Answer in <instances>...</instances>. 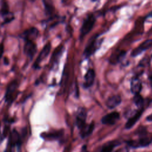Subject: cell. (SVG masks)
I'll list each match as a JSON object with an SVG mask.
<instances>
[{
  "label": "cell",
  "mask_w": 152,
  "mask_h": 152,
  "mask_svg": "<svg viewBox=\"0 0 152 152\" xmlns=\"http://www.w3.org/2000/svg\"><path fill=\"white\" fill-rule=\"evenodd\" d=\"M102 41V39H98L97 35L91 37L84 50V56L86 58H89L93 55L100 46Z\"/></svg>",
  "instance_id": "6da1fadb"
},
{
  "label": "cell",
  "mask_w": 152,
  "mask_h": 152,
  "mask_svg": "<svg viewBox=\"0 0 152 152\" xmlns=\"http://www.w3.org/2000/svg\"><path fill=\"white\" fill-rule=\"evenodd\" d=\"M96 22V18L92 14H88L87 17L84 20L83 24L80 29V39L84 37L93 28Z\"/></svg>",
  "instance_id": "7a4b0ae2"
},
{
  "label": "cell",
  "mask_w": 152,
  "mask_h": 152,
  "mask_svg": "<svg viewBox=\"0 0 152 152\" xmlns=\"http://www.w3.org/2000/svg\"><path fill=\"white\" fill-rule=\"evenodd\" d=\"M18 84L16 80L11 81L6 89L5 93V100L8 104H11L17 96V91L18 89Z\"/></svg>",
  "instance_id": "3957f363"
},
{
  "label": "cell",
  "mask_w": 152,
  "mask_h": 152,
  "mask_svg": "<svg viewBox=\"0 0 152 152\" xmlns=\"http://www.w3.org/2000/svg\"><path fill=\"white\" fill-rule=\"evenodd\" d=\"M140 137L137 140H131L128 142L129 146L133 148H138V147H147L152 141V138L148 137L146 135V133H141Z\"/></svg>",
  "instance_id": "277c9868"
},
{
  "label": "cell",
  "mask_w": 152,
  "mask_h": 152,
  "mask_svg": "<svg viewBox=\"0 0 152 152\" xmlns=\"http://www.w3.org/2000/svg\"><path fill=\"white\" fill-rule=\"evenodd\" d=\"M50 48H51V45L50 43H48L44 46V47L43 48V49L40 51V52L39 53L37 58H36V59L33 65V67L34 69H38L39 68V65H40V62L44 59H45L49 55L50 50Z\"/></svg>",
  "instance_id": "5b68a950"
},
{
  "label": "cell",
  "mask_w": 152,
  "mask_h": 152,
  "mask_svg": "<svg viewBox=\"0 0 152 152\" xmlns=\"http://www.w3.org/2000/svg\"><path fill=\"white\" fill-rule=\"evenodd\" d=\"M120 118V115L119 112L113 111L108 114H106L102 117L101 122L104 125H112L115 124Z\"/></svg>",
  "instance_id": "8992f818"
},
{
  "label": "cell",
  "mask_w": 152,
  "mask_h": 152,
  "mask_svg": "<svg viewBox=\"0 0 152 152\" xmlns=\"http://www.w3.org/2000/svg\"><path fill=\"white\" fill-rule=\"evenodd\" d=\"M23 50L26 55L31 60L37 52V45L32 41H26L24 45Z\"/></svg>",
  "instance_id": "52a82bcc"
},
{
  "label": "cell",
  "mask_w": 152,
  "mask_h": 152,
  "mask_svg": "<svg viewBox=\"0 0 152 152\" xmlns=\"http://www.w3.org/2000/svg\"><path fill=\"white\" fill-rule=\"evenodd\" d=\"M39 30L36 27H31L24 31L20 35V37L26 41L33 42L39 35Z\"/></svg>",
  "instance_id": "ba28073f"
},
{
  "label": "cell",
  "mask_w": 152,
  "mask_h": 152,
  "mask_svg": "<svg viewBox=\"0 0 152 152\" xmlns=\"http://www.w3.org/2000/svg\"><path fill=\"white\" fill-rule=\"evenodd\" d=\"M86 118H87L86 110L83 107H80L78 109L77 113L76 115V120H75L76 125L77 126L78 128L80 130L86 125Z\"/></svg>",
  "instance_id": "9c48e42d"
},
{
  "label": "cell",
  "mask_w": 152,
  "mask_h": 152,
  "mask_svg": "<svg viewBox=\"0 0 152 152\" xmlns=\"http://www.w3.org/2000/svg\"><path fill=\"white\" fill-rule=\"evenodd\" d=\"M144 107L142 108H139L138 110H137L135 113L129 118L128 119L127 122L125 124V127L126 129H129L131 128L137 122V121L140 119L141 116H142V114L144 112Z\"/></svg>",
  "instance_id": "30bf717a"
},
{
  "label": "cell",
  "mask_w": 152,
  "mask_h": 152,
  "mask_svg": "<svg viewBox=\"0 0 152 152\" xmlns=\"http://www.w3.org/2000/svg\"><path fill=\"white\" fill-rule=\"evenodd\" d=\"M152 46V39H147L141 43L137 48H135L131 53L132 57H136L137 56L140 55L142 52L147 50L150 47Z\"/></svg>",
  "instance_id": "8fae6325"
},
{
  "label": "cell",
  "mask_w": 152,
  "mask_h": 152,
  "mask_svg": "<svg viewBox=\"0 0 152 152\" xmlns=\"http://www.w3.org/2000/svg\"><path fill=\"white\" fill-rule=\"evenodd\" d=\"M130 88L131 93L134 95L140 94L142 89V83L138 76L135 75L132 77L131 80Z\"/></svg>",
  "instance_id": "7c38bea8"
},
{
  "label": "cell",
  "mask_w": 152,
  "mask_h": 152,
  "mask_svg": "<svg viewBox=\"0 0 152 152\" xmlns=\"http://www.w3.org/2000/svg\"><path fill=\"white\" fill-rule=\"evenodd\" d=\"M95 72L93 69H88L84 77L83 87L85 88L90 87L94 83L95 78Z\"/></svg>",
  "instance_id": "4fadbf2b"
},
{
  "label": "cell",
  "mask_w": 152,
  "mask_h": 152,
  "mask_svg": "<svg viewBox=\"0 0 152 152\" xmlns=\"http://www.w3.org/2000/svg\"><path fill=\"white\" fill-rule=\"evenodd\" d=\"M64 134L63 130H57L48 132H43L40 137L46 140H55L61 138Z\"/></svg>",
  "instance_id": "5bb4252c"
},
{
  "label": "cell",
  "mask_w": 152,
  "mask_h": 152,
  "mask_svg": "<svg viewBox=\"0 0 152 152\" xmlns=\"http://www.w3.org/2000/svg\"><path fill=\"white\" fill-rule=\"evenodd\" d=\"M121 97L119 95H113L107 98L106 104V106L110 109H114L121 103Z\"/></svg>",
  "instance_id": "9a60e30c"
},
{
  "label": "cell",
  "mask_w": 152,
  "mask_h": 152,
  "mask_svg": "<svg viewBox=\"0 0 152 152\" xmlns=\"http://www.w3.org/2000/svg\"><path fill=\"white\" fill-rule=\"evenodd\" d=\"M94 129V124L93 122L88 124H86V125L80 130V134L81 137L83 138L87 137H88L91 134Z\"/></svg>",
  "instance_id": "2e32d148"
},
{
  "label": "cell",
  "mask_w": 152,
  "mask_h": 152,
  "mask_svg": "<svg viewBox=\"0 0 152 152\" xmlns=\"http://www.w3.org/2000/svg\"><path fill=\"white\" fill-rule=\"evenodd\" d=\"M126 53V51L124 50H122L119 52H115L112 55H111L109 58V62L113 64H115L119 62L124 58Z\"/></svg>",
  "instance_id": "e0dca14e"
},
{
  "label": "cell",
  "mask_w": 152,
  "mask_h": 152,
  "mask_svg": "<svg viewBox=\"0 0 152 152\" xmlns=\"http://www.w3.org/2000/svg\"><path fill=\"white\" fill-rule=\"evenodd\" d=\"M20 142L21 139L19 133L15 129H14L10 135V145L11 146L19 145L20 144Z\"/></svg>",
  "instance_id": "ac0fdd59"
},
{
  "label": "cell",
  "mask_w": 152,
  "mask_h": 152,
  "mask_svg": "<svg viewBox=\"0 0 152 152\" xmlns=\"http://www.w3.org/2000/svg\"><path fill=\"white\" fill-rule=\"evenodd\" d=\"M119 144L117 141H109L105 144L102 148L100 152H112L115 147Z\"/></svg>",
  "instance_id": "d6986e66"
},
{
  "label": "cell",
  "mask_w": 152,
  "mask_h": 152,
  "mask_svg": "<svg viewBox=\"0 0 152 152\" xmlns=\"http://www.w3.org/2000/svg\"><path fill=\"white\" fill-rule=\"evenodd\" d=\"M133 100L135 105L138 107V109L144 107V98L140 94L134 95L133 97Z\"/></svg>",
  "instance_id": "ffe728a7"
},
{
  "label": "cell",
  "mask_w": 152,
  "mask_h": 152,
  "mask_svg": "<svg viewBox=\"0 0 152 152\" xmlns=\"http://www.w3.org/2000/svg\"><path fill=\"white\" fill-rule=\"evenodd\" d=\"M1 14L2 16H7L10 14L9 11V8L8 6V4L6 2H3V3L1 4Z\"/></svg>",
  "instance_id": "44dd1931"
},
{
  "label": "cell",
  "mask_w": 152,
  "mask_h": 152,
  "mask_svg": "<svg viewBox=\"0 0 152 152\" xmlns=\"http://www.w3.org/2000/svg\"><path fill=\"white\" fill-rule=\"evenodd\" d=\"M62 49H63V47H58L53 52V53L52 55V58H51V60H52L53 63L55 62L56 61V59L59 57V55L62 53Z\"/></svg>",
  "instance_id": "7402d4cb"
},
{
  "label": "cell",
  "mask_w": 152,
  "mask_h": 152,
  "mask_svg": "<svg viewBox=\"0 0 152 152\" xmlns=\"http://www.w3.org/2000/svg\"><path fill=\"white\" fill-rule=\"evenodd\" d=\"M43 2L44 3L45 7V10L46 11V13L48 14H51L53 12V10H54L52 4H50L49 2L45 1H43Z\"/></svg>",
  "instance_id": "603a6c76"
},
{
  "label": "cell",
  "mask_w": 152,
  "mask_h": 152,
  "mask_svg": "<svg viewBox=\"0 0 152 152\" xmlns=\"http://www.w3.org/2000/svg\"><path fill=\"white\" fill-rule=\"evenodd\" d=\"M4 45L2 43H0V60L3 55L4 53Z\"/></svg>",
  "instance_id": "cb8c5ba5"
},
{
  "label": "cell",
  "mask_w": 152,
  "mask_h": 152,
  "mask_svg": "<svg viewBox=\"0 0 152 152\" xmlns=\"http://www.w3.org/2000/svg\"><path fill=\"white\" fill-rule=\"evenodd\" d=\"M4 64L5 65H8L9 64V59L7 58H5L4 59Z\"/></svg>",
  "instance_id": "d4e9b609"
},
{
  "label": "cell",
  "mask_w": 152,
  "mask_h": 152,
  "mask_svg": "<svg viewBox=\"0 0 152 152\" xmlns=\"http://www.w3.org/2000/svg\"><path fill=\"white\" fill-rule=\"evenodd\" d=\"M146 119H147V121H152V113H151V115H148V116L147 117Z\"/></svg>",
  "instance_id": "484cf974"
},
{
  "label": "cell",
  "mask_w": 152,
  "mask_h": 152,
  "mask_svg": "<svg viewBox=\"0 0 152 152\" xmlns=\"http://www.w3.org/2000/svg\"><path fill=\"white\" fill-rule=\"evenodd\" d=\"M115 152H126V150L124 149V148H121V149H119L117 151H116Z\"/></svg>",
  "instance_id": "4316f807"
},
{
  "label": "cell",
  "mask_w": 152,
  "mask_h": 152,
  "mask_svg": "<svg viewBox=\"0 0 152 152\" xmlns=\"http://www.w3.org/2000/svg\"><path fill=\"white\" fill-rule=\"evenodd\" d=\"M150 82L151 86V87H152V75H151L150 77Z\"/></svg>",
  "instance_id": "83f0119b"
},
{
  "label": "cell",
  "mask_w": 152,
  "mask_h": 152,
  "mask_svg": "<svg viewBox=\"0 0 152 152\" xmlns=\"http://www.w3.org/2000/svg\"><path fill=\"white\" fill-rule=\"evenodd\" d=\"M147 17H152V11H151L149 14H148V15H147Z\"/></svg>",
  "instance_id": "f1b7e54d"
},
{
  "label": "cell",
  "mask_w": 152,
  "mask_h": 152,
  "mask_svg": "<svg viewBox=\"0 0 152 152\" xmlns=\"http://www.w3.org/2000/svg\"><path fill=\"white\" fill-rule=\"evenodd\" d=\"M81 152H88V151H87V150H86V148H84Z\"/></svg>",
  "instance_id": "f546056e"
},
{
  "label": "cell",
  "mask_w": 152,
  "mask_h": 152,
  "mask_svg": "<svg viewBox=\"0 0 152 152\" xmlns=\"http://www.w3.org/2000/svg\"><path fill=\"white\" fill-rule=\"evenodd\" d=\"M0 126H1V123H0Z\"/></svg>",
  "instance_id": "4dcf8cb0"
},
{
  "label": "cell",
  "mask_w": 152,
  "mask_h": 152,
  "mask_svg": "<svg viewBox=\"0 0 152 152\" xmlns=\"http://www.w3.org/2000/svg\"><path fill=\"white\" fill-rule=\"evenodd\" d=\"M151 58H152V55H151Z\"/></svg>",
  "instance_id": "1f68e13d"
}]
</instances>
